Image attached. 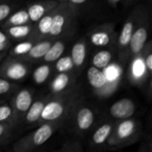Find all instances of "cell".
I'll return each mask as SVG.
<instances>
[{
	"instance_id": "obj_39",
	"label": "cell",
	"mask_w": 152,
	"mask_h": 152,
	"mask_svg": "<svg viewBox=\"0 0 152 152\" xmlns=\"http://www.w3.org/2000/svg\"><path fill=\"white\" fill-rule=\"evenodd\" d=\"M0 103H2V102H1V101H0Z\"/></svg>"
},
{
	"instance_id": "obj_12",
	"label": "cell",
	"mask_w": 152,
	"mask_h": 152,
	"mask_svg": "<svg viewBox=\"0 0 152 152\" xmlns=\"http://www.w3.org/2000/svg\"><path fill=\"white\" fill-rule=\"evenodd\" d=\"M95 115L94 110L86 106L77 107L76 111V126L79 132L88 131L94 123Z\"/></svg>"
},
{
	"instance_id": "obj_16",
	"label": "cell",
	"mask_w": 152,
	"mask_h": 152,
	"mask_svg": "<svg viewBox=\"0 0 152 152\" xmlns=\"http://www.w3.org/2000/svg\"><path fill=\"white\" fill-rule=\"evenodd\" d=\"M47 99H39L32 102L25 114V122L28 125H35L39 122L43 109L46 103Z\"/></svg>"
},
{
	"instance_id": "obj_38",
	"label": "cell",
	"mask_w": 152,
	"mask_h": 152,
	"mask_svg": "<svg viewBox=\"0 0 152 152\" xmlns=\"http://www.w3.org/2000/svg\"><path fill=\"white\" fill-rule=\"evenodd\" d=\"M127 1H132V0H127Z\"/></svg>"
},
{
	"instance_id": "obj_35",
	"label": "cell",
	"mask_w": 152,
	"mask_h": 152,
	"mask_svg": "<svg viewBox=\"0 0 152 152\" xmlns=\"http://www.w3.org/2000/svg\"><path fill=\"white\" fill-rule=\"evenodd\" d=\"M6 42H9V41H8L7 36H6L4 32H1V31H0V44L6 43Z\"/></svg>"
},
{
	"instance_id": "obj_3",
	"label": "cell",
	"mask_w": 152,
	"mask_h": 152,
	"mask_svg": "<svg viewBox=\"0 0 152 152\" xmlns=\"http://www.w3.org/2000/svg\"><path fill=\"white\" fill-rule=\"evenodd\" d=\"M73 19L74 13L68 6L67 3L63 2V4H59L54 8L53 23L48 36L52 37H57L61 36L64 32L67 31Z\"/></svg>"
},
{
	"instance_id": "obj_8",
	"label": "cell",
	"mask_w": 152,
	"mask_h": 152,
	"mask_svg": "<svg viewBox=\"0 0 152 152\" xmlns=\"http://www.w3.org/2000/svg\"><path fill=\"white\" fill-rule=\"evenodd\" d=\"M28 72V67L21 61H6L0 68V75L6 79L20 81L23 79Z\"/></svg>"
},
{
	"instance_id": "obj_2",
	"label": "cell",
	"mask_w": 152,
	"mask_h": 152,
	"mask_svg": "<svg viewBox=\"0 0 152 152\" xmlns=\"http://www.w3.org/2000/svg\"><path fill=\"white\" fill-rule=\"evenodd\" d=\"M60 124L61 122L42 123L34 132L28 134L15 142L12 150L17 152L30 151L35 150L36 148L45 143L51 138Z\"/></svg>"
},
{
	"instance_id": "obj_7",
	"label": "cell",
	"mask_w": 152,
	"mask_h": 152,
	"mask_svg": "<svg viewBox=\"0 0 152 152\" xmlns=\"http://www.w3.org/2000/svg\"><path fill=\"white\" fill-rule=\"evenodd\" d=\"M137 125L134 120L126 118L121 120L119 124L113 127L111 134L109 139H110V144L123 143L128 140H131L136 133Z\"/></svg>"
},
{
	"instance_id": "obj_21",
	"label": "cell",
	"mask_w": 152,
	"mask_h": 152,
	"mask_svg": "<svg viewBox=\"0 0 152 152\" xmlns=\"http://www.w3.org/2000/svg\"><path fill=\"white\" fill-rule=\"evenodd\" d=\"M112 59H113V56H112L111 51L101 50L94 55L92 59V63H93V66L100 69H104L106 67H108L111 63Z\"/></svg>"
},
{
	"instance_id": "obj_22",
	"label": "cell",
	"mask_w": 152,
	"mask_h": 152,
	"mask_svg": "<svg viewBox=\"0 0 152 152\" xmlns=\"http://www.w3.org/2000/svg\"><path fill=\"white\" fill-rule=\"evenodd\" d=\"M53 12H54V8L45 13L38 21H37V32L41 36H48L52 23H53Z\"/></svg>"
},
{
	"instance_id": "obj_14",
	"label": "cell",
	"mask_w": 152,
	"mask_h": 152,
	"mask_svg": "<svg viewBox=\"0 0 152 152\" xmlns=\"http://www.w3.org/2000/svg\"><path fill=\"white\" fill-rule=\"evenodd\" d=\"M74 81V76L69 72H59L50 84V90L54 94L63 93Z\"/></svg>"
},
{
	"instance_id": "obj_13",
	"label": "cell",
	"mask_w": 152,
	"mask_h": 152,
	"mask_svg": "<svg viewBox=\"0 0 152 152\" xmlns=\"http://www.w3.org/2000/svg\"><path fill=\"white\" fill-rule=\"evenodd\" d=\"M59 4L54 1L50 2H39L32 4L28 6L27 12L29 17V20L32 22H37L45 13L55 8Z\"/></svg>"
},
{
	"instance_id": "obj_29",
	"label": "cell",
	"mask_w": 152,
	"mask_h": 152,
	"mask_svg": "<svg viewBox=\"0 0 152 152\" xmlns=\"http://www.w3.org/2000/svg\"><path fill=\"white\" fill-rule=\"evenodd\" d=\"M131 69H132V76L135 79L142 77L144 75V72L147 73L143 61L141 60V58H137V57H134V61L132 62Z\"/></svg>"
},
{
	"instance_id": "obj_5",
	"label": "cell",
	"mask_w": 152,
	"mask_h": 152,
	"mask_svg": "<svg viewBox=\"0 0 152 152\" xmlns=\"http://www.w3.org/2000/svg\"><path fill=\"white\" fill-rule=\"evenodd\" d=\"M138 17L135 16L134 12L132 13V15L129 16V18L126 20L124 23L121 31L118 35V52L119 58L124 61L126 60L127 54H128V48H129V44L131 40L132 34L134 29L135 23L137 21Z\"/></svg>"
},
{
	"instance_id": "obj_27",
	"label": "cell",
	"mask_w": 152,
	"mask_h": 152,
	"mask_svg": "<svg viewBox=\"0 0 152 152\" xmlns=\"http://www.w3.org/2000/svg\"><path fill=\"white\" fill-rule=\"evenodd\" d=\"M55 69L58 72H69L71 69H73L74 65H73L70 56L60 57L56 61Z\"/></svg>"
},
{
	"instance_id": "obj_23",
	"label": "cell",
	"mask_w": 152,
	"mask_h": 152,
	"mask_svg": "<svg viewBox=\"0 0 152 152\" xmlns=\"http://www.w3.org/2000/svg\"><path fill=\"white\" fill-rule=\"evenodd\" d=\"M6 21L4 22V27L9 26H16V25H23L27 24L29 21V17L28 14L27 10H20L15 12H13L10 17L8 16L6 19Z\"/></svg>"
},
{
	"instance_id": "obj_10",
	"label": "cell",
	"mask_w": 152,
	"mask_h": 152,
	"mask_svg": "<svg viewBox=\"0 0 152 152\" xmlns=\"http://www.w3.org/2000/svg\"><path fill=\"white\" fill-rule=\"evenodd\" d=\"M33 102V94L28 89H22L20 90L14 99H13V112L14 117L17 121H20L23 115L26 114L27 110L30 107Z\"/></svg>"
},
{
	"instance_id": "obj_15",
	"label": "cell",
	"mask_w": 152,
	"mask_h": 152,
	"mask_svg": "<svg viewBox=\"0 0 152 152\" xmlns=\"http://www.w3.org/2000/svg\"><path fill=\"white\" fill-rule=\"evenodd\" d=\"M86 53H87L86 45L83 40H79L74 44V45L71 48L70 58L75 68L77 69L83 68L86 59Z\"/></svg>"
},
{
	"instance_id": "obj_25",
	"label": "cell",
	"mask_w": 152,
	"mask_h": 152,
	"mask_svg": "<svg viewBox=\"0 0 152 152\" xmlns=\"http://www.w3.org/2000/svg\"><path fill=\"white\" fill-rule=\"evenodd\" d=\"M0 123H8L12 125L17 123L12 106L0 103Z\"/></svg>"
},
{
	"instance_id": "obj_4",
	"label": "cell",
	"mask_w": 152,
	"mask_h": 152,
	"mask_svg": "<svg viewBox=\"0 0 152 152\" xmlns=\"http://www.w3.org/2000/svg\"><path fill=\"white\" fill-rule=\"evenodd\" d=\"M148 31H149V23L145 18L142 20H138L135 23L134 32L131 37L128 53L134 58L138 57L142 53L144 46L148 39Z\"/></svg>"
},
{
	"instance_id": "obj_20",
	"label": "cell",
	"mask_w": 152,
	"mask_h": 152,
	"mask_svg": "<svg viewBox=\"0 0 152 152\" xmlns=\"http://www.w3.org/2000/svg\"><path fill=\"white\" fill-rule=\"evenodd\" d=\"M113 125L110 123H106L102 125L99 128H97V130L94 132V134H93L92 140L94 144L95 145H102L104 144L106 142L107 140H109L111 132L113 130Z\"/></svg>"
},
{
	"instance_id": "obj_24",
	"label": "cell",
	"mask_w": 152,
	"mask_h": 152,
	"mask_svg": "<svg viewBox=\"0 0 152 152\" xmlns=\"http://www.w3.org/2000/svg\"><path fill=\"white\" fill-rule=\"evenodd\" d=\"M50 73H51V67L48 64H45L37 67L34 70L32 77L37 85H41L47 80L48 77L50 76Z\"/></svg>"
},
{
	"instance_id": "obj_30",
	"label": "cell",
	"mask_w": 152,
	"mask_h": 152,
	"mask_svg": "<svg viewBox=\"0 0 152 152\" xmlns=\"http://www.w3.org/2000/svg\"><path fill=\"white\" fill-rule=\"evenodd\" d=\"M104 69H105L104 74H105V76H106V77H107V79L109 81H117V79H118V77L119 76L118 68H117L114 65H111V66L109 65Z\"/></svg>"
},
{
	"instance_id": "obj_32",
	"label": "cell",
	"mask_w": 152,
	"mask_h": 152,
	"mask_svg": "<svg viewBox=\"0 0 152 152\" xmlns=\"http://www.w3.org/2000/svg\"><path fill=\"white\" fill-rule=\"evenodd\" d=\"M144 59H143V63L147 71V74L149 76H151L152 71V53L151 46H149V49L147 51H145L144 53Z\"/></svg>"
},
{
	"instance_id": "obj_6",
	"label": "cell",
	"mask_w": 152,
	"mask_h": 152,
	"mask_svg": "<svg viewBox=\"0 0 152 152\" xmlns=\"http://www.w3.org/2000/svg\"><path fill=\"white\" fill-rule=\"evenodd\" d=\"M117 33L112 24H106L95 28L89 36L91 44L96 47H107L114 44Z\"/></svg>"
},
{
	"instance_id": "obj_1",
	"label": "cell",
	"mask_w": 152,
	"mask_h": 152,
	"mask_svg": "<svg viewBox=\"0 0 152 152\" xmlns=\"http://www.w3.org/2000/svg\"><path fill=\"white\" fill-rule=\"evenodd\" d=\"M77 102V93H69L68 94L59 95L52 100H47L38 123L61 122L71 111Z\"/></svg>"
},
{
	"instance_id": "obj_11",
	"label": "cell",
	"mask_w": 152,
	"mask_h": 152,
	"mask_svg": "<svg viewBox=\"0 0 152 152\" xmlns=\"http://www.w3.org/2000/svg\"><path fill=\"white\" fill-rule=\"evenodd\" d=\"M86 77L89 85L99 94L108 86L115 85L116 81H109L104 74L103 69H100L94 66H91L86 71Z\"/></svg>"
},
{
	"instance_id": "obj_19",
	"label": "cell",
	"mask_w": 152,
	"mask_h": 152,
	"mask_svg": "<svg viewBox=\"0 0 152 152\" xmlns=\"http://www.w3.org/2000/svg\"><path fill=\"white\" fill-rule=\"evenodd\" d=\"M51 45H52L51 41H41V42H37V44H34L31 49L28 51V53L25 54L26 59L37 60L43 58L45 54L47 53Z\"/></svg>"
},
{
	"instance_id": "obj_33",
	"label": "cell",
	"mask_w": 152,
	"mask_h": 152,
	"mask_svg": "<svg viewBox=\"0 0 152 152\" xmlns=\"http://www.w3.org/2000/svg\"><path fill=\"white\" fill-rule=\"evenodd\" d=\"M13 125L8 123H0V142H3L10 135Z\"/></svg>"
},
{
	"instance_id": "obj_34",
	"label": "cell",
	"mask_w": 152,
	"mask_h": 152,
	"mask_svg": "<svg viewBox=\"0 0 152 152\" xmlns=\"http://www.w3.org/2000/svg\"><path fill=\"white\" fill-rule=\"evenodd\" d=\"M12 12V6L11 4H0V22L4 20Z\"/></svg>"
},
{
	"instance_id": "obj_17",
	"label": "cell",
	"mask_w": 152,
	"mask_h": 152,
	"mask_svg": "<svg viewBox=\"0 0 152 152\" xmlns=\"http://www.w3.org/2000/svg\"><path fill=\"white\" fill-rule=\"evenodd\" d=\"M34 29L31 25L23 24V25H16V26H9L6 27V33L9 37L13 39L21 40L29 37L33 33Z\"/></svg>"
},
{
	"instance_id": "obj_31",
	"label": "cell",
	"mask_w": 152,
	"mask_h": 152,
	"mask_svg": "<svg viewBox=\"0 0 152 152\" xmlns=\"http://www.w3.org/2000/svg\"><path fill=\"white\" fill-rule=\"evenodd\" d=\"M16 86L4 77H0V95L7 94L15 89Z\"/></svg>"
},
{
	"instance_id": "obj_26",
	"label": "cell",
	"mask_w": 152,
	"mask_h": 152,
	"mask_svg": "<svg viewBox=\"0 0 152 152\" xmlns=\"http://www.w3.org/2000/svg\"><path fill=\"white\" fill-rule=\"evenodd\" d=\"M34 42L33 41H23L19 44H17L9 53L11 56H19L22 57L25 54L28 53V51L33 46Z\"/></svg>"
},
{
	"instance_id": "obj_28",
	"label": "cell",
	"mask_w": 152,
	"mask_h": 152,
	"mask_svg": "<svg viewBox=\"0 0 152 152\" xmlns=\"http://www.w3.org/2000/svg\"><path fill=\"white\" fill-rule=\"evenodd\" d=\"M89 1L90 0H67L66 3L74 15L78 16L81 14L82 11L88 6Z\"/></svg>"
},
{
	"instance_id": "obj_9",
	"label": "cell",
	"mask_w": 152,
	"mask_h": 152,
	"mask_svg": "<svg viewBox=\"0 0 152 152\" xmlns=\"http://www.w3.org/2000/svg\"><path fill=\"white\" fill-rule=\"evenodd\" d=\"M136 106L133 100L123 98L115 102L110 108V115L118 120L130 118L135 112Z\"/></svg>"
},
{
	"instance_id": "obj_18",
	"label": "cell",
	"mask_w": 152,
	"mask_h": 152,
	"mask_svg": "<svg viewBox=\"0 0 152 152\" xmlns=\"http://www.w3.org/2000/svg\"><path fill=\"white\" fill-rule=\"evenodd\" d=\"M65 51V44L62 41H56L51 45L47 53L43 57L45 62H55L60 57L62 56Z\"/></svg>"
},
{
	"instance_id": "obj_36",
	"label": "cell",
	"mask_w": 152,
	"mask_h": 152,
	"mask_svg": "<svg viewBox=\"0 0 152 152\" xmlns=\"http://www.w3.org/2000/svg\"><path fill=\"white\" fill-rule=\"evenodd\" d=\"M8 47H9V42L0 44V52H4V51H5Z\"/></svg>"
},
{
	"instance_id": "obj_37",
	"label": "cell",
	"mask_w": 152,
	"mask_h": 152,
	"mask_svg": "<svg viewBox=\"0 0 152 152\" xmlns=\"http://www.w3.org/2000/svg\"><path fill=\"white\" fill-rule=\"evenodd\" d=\"M118 2V0H108V3L112 6H116Z\"/></svg>"
}]
</instances>
